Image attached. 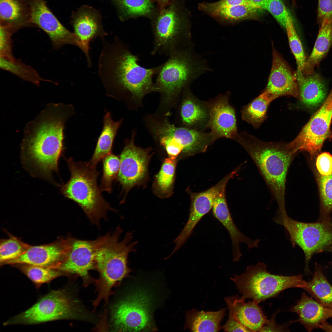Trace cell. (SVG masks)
<instances>
[{
    "mask_svg": "<svg viewBox=\"0 0 332 332\" xmlns=\"http://www.w3.org/2000/svg\"><path fill=\"white\" fill-rule=\"evenodd\" d=\"M332 119V88L320 109L313 115L289 146L296 153L307 152L311 158L320 151L330 137Z\"/></svg>",
    "mask_w": 332,
    "mask_h": 332,
    "instance_id": "10",
    "label": "cell"
},
{
    "mask_svg": "<svg viewBox=\"0 0 332 332\" xmlns=\"http://www.w3.org/2000/svg\"><path fill=\"white\" fill-rule=\"evenodd\" d=\"M153 17L152 55L168 56L172 52L190 45V36L174 0L159 9Z\"/></svg>",
    "mask_w": 332,
    "mask_h": 332,
    "instance_id": "9",
    "label": "cell"
},
{
    "mask_svg": "<svg viewBox=\"0 0 332 332\" xmlns=\"http://www.w3.org/2000/svg\"><path fill=\"white\" fill-rule=\"evenodd\" d=\"M212 214L228 231L232 242L234 262L238 261L242 256L239 247L241 243H245L249 249L257 247L259 240H253L244 235L234 223L226 202L225 192L215 199L212 208Z\"/></svg>",
    "mask_w": 332,
    "mask_h": 332,
    "instance_id": "22",
    "label": "cell"
},
{
    "mask_svg": "<svg viewBox=\"0 0 332 332\" xmlns=\"http://www.w3.org/2000/svg\"><path fill=\"white\" fill-rule=\"evenodd\" d=\"M149 121L154 138L164 147L169 157L176 158L181 153L187 155L193 151L197 140L194 129L176 127L166 119Z\"/></svg>",
    "mask_w": 332,
    "mask_h": 332,
    "instance_id": "13",
    "label": "cell"
},
{
    "mask_svg": "<svg viewBox=\"0 0 332 332\" xmlns=\"http://www.w3.org/2000/svg\"><path fill=\"white\" fill-rule=\"evenodd\" d=\"M332 44V19H325L320 23L317 38L312 52L306 60L302 71L303 74L310 75L314 72L328 52Z\"/></svg>",
    "mask_w": 332,
    "mask_h": 332,
    "instance_id": "27",
    "label": "cell"
},
{
    "mask_svg": "<svg viewBox=\"0 0 332 332\" xmlns=\"http://www.w3.org/2000/svg\"><path fill=\"white\" fill-rule=\"evenodd\" d=\"M74 303L64 290L53 291L24 312L13 322L30 324L74 318Z\"/></svg>",
    "mask_w": 332,
    "mask_h": 332,
    "instance_id": "12",
    "label": "cell"
},
{
    "mask_svg": "<svg viewBox=\"0 0 332 332\" xmlns=\"http://www.w3.org/2000/svg\"><path fill=\"white\" fill-rule=\"evenodd\" d=\"M330 251H332V246L331 247V248H330Z\"/></svg>",
    "mask_w": 332,
    "mask_h": 332,
    "instance_id": "51",
    "label": "cell"
},
{
    "mask_svg": "<svg viewBox=\"0 0 332 332\" xmlns=\"http://www.w3.org/2000/svg\"><path fill=\"white\" fill-rule=\"evenodd\" d=\"M317 180L319 188L320 201V220L331 219L332 211V174L322 176L318 173Z\"/></svg>",
    "mask_w": 332,
    "mask_h": 332,
    "instance_id": "37",
    "label": "cell"
},
{
    "mask_svg": "<svg viewBox=\"0 0 332 332\" xmlns=\"http://www.w3.org/2000/svg\"><path fill=\"white\" fill-rule=\"evenodd\" d=\"M208 125L211 129L214 140L225 137L234 138L237 135L235 111L229 104L228 96H219L208 106Z\"/></svg>",
    "mask_w": 332,
    "mask_h": 332,
    "instance_id": "21",
    "label": "cell"
},
{
    "mask_svg": "<svg viewBox=\"0 0 332 332\" xmlns=\"http://www.w3.org/2000/svg\"><path fill=\"white\" fill-rule=\"evenodd\" d=\"M326 18L332 19V0H318V21L320 24Z\"/></svg>",
    "mask_w": 332,
    "mask_h": 332,
    "instance_id": "46",
    "label": "cell"
},
{
    "mask_svg": "<svg viewBox=\"0 0 332 332\" xmlns=\"http://www.w3.org/2000/svg\"><path fill=\"white\" fill-rule=\"evenodd\" d=\"M222 327L226 332H251L238 321L230 312L227 321Z\"/></svg>",
    "mask_w": 332,
    "mask_h": 332,
    "instance_id": "47",
    "label": "cell"
},
{
    "mask_svg": "<svg viewBox=\"0 0 332 332\" xmlns=\"http://www.w3.org/2000/svg\"><path fill=\"white\" fill-rule=\"evenodd\" d=\"M320 328L326 331L332 332V325L329 324L327 322L324 323Z\"/></svg>",
    "mask_w": 332,
    "mask_h": 332,
    "instance_id": "50",
    "label": "cell"
},
{
    "mask_svg": "<svg viewBox=\"0 0 332 332\" xmlns=\"http://www.w3.org/2000/svg\"><path fill=\"white\" fill-rule=\"evenodd\" d=\"M27 0L31 10L32 24L48 36L54 49L66 45L79 48L77 37L59 21L48 7L46 0Z\"/></svg>",
    "mask_w": 332,
    "mask_h": 332,
    "instance_id": "14",
    "label": "cell"
},
{
    "mask_svg": "<svg viewBox=\"0 0 332 332\" xmlns=\"http://www.w3.org/2000/svg\"><path fill=\"white\" fill-rule=\"evenodd\" d=\"M123 120L114 121L111 113H105L103 120V127L97 141L93 154L88 163L91 167L96 168L98 163L111 153L113 141Z\"/></svg>",
    "mask_w": 332,
    "mask_h": 332,
    "instance_id": "28",
    "label": "cell"
},
{
    "mask_svg": "<svg viewBox=\"0 0 332 332\" xmlns=\"http://www.w3.org/2000/svg\"><path fill=\"white\" fill-rule=\"evenodd\" d=\"M301 102L309 108L317 107L324 101L326 91L320 75L314 72L306 75L296 72Z\"/></svg>",
    "mask_w": 332,
    "mask_h": 332,
    "instance_id": "26",
    "label": "cell"
},
{
    "mask_svg": "<svg viewBox=\"0 0 332 332\" xmlns=\"http://www.w3.org/2000/svg\"><path fill=\"white\" fill-rule=\"evenodd\" d=\"M134 136L133 134L131 140L126 142L120 156L117 180L125 194L145 178L149 158V150L136 147Z\"/></svg>",
    "mask_w": 332,
    "mask_h": 332,
    "instance_id": "15",
    "label": "cell"
},
{
    "mask_svg": "<svg viewBox=\"0 0 332 332\" xmlns=\"http://www.w3.org/2000/svg\"><path fill=\"white\" fill-rule=\"evenodd\" d=\"M275 98L267 90L243 107L241 111L242 119L258 128L266 119L268 106Z\"/></svg>",
    "mask_w": 332,
    "mask_h": 332,
    "instance_id": "33",
    "label": "cell"
},
{
    "mask_svg": "<svg viewBox=\"0 0 332 332\" xmlns=\"http://www.w3.org/2000/svg\"><path fill=\"white\" fill-rule=\"evenodd\" d=\"M0 67L1 69L36 85H38L41 81H45L31 67L15 58L10 59L0 57Z\"/></svg>",
    "mask_w": 332,
    "mask_h": 332,
    "instance_id": "36",
    "label": "cell"
},
{
    "mask_svg": "<svg viewBox=\"0 0 332 332\" xmlns=\"http://www.w3.org/2000/svg\"><path fill=\"white\" fill-rule=\"evenodd\" d=\"M316 166L320 175L327 176L332 174V155L328 152H322L318 156Z\"/></svg>",
    "mask_w": 332,
    "mask_h": 332,
    "instance_id": "44",
    "label": "cell"
},
{
    "mask_svg": "<svg viewBox=\"0 0 332 332\" xmlns=\"http://www.w3.org/2000/svg\"><path fill=\"white\" fill-rule=\"evenodd\" d=\"M251 3L248 0H220L213 3L203 2L199 6L200 10L208 14L214 10L222 7L240 4Z\"/></svg>",
    "mask_w": 332,
    "mask_h": 332,
    "instance_id": "45",
    "label": "cell"
},
{
    "mask_svg": "<svg viewBox=\"0 0 332 332\" xmlns=\"http://www.w3.org/2000/svg\"><path fill=\"white\" fill-rule=\"evenodd\" d=\"M225 311L224 308L216 311L193 309L187 313L186 327L193 332H218L222 329L220 324Z\"/></svg>",
    "mask_w": 332,
    "mask_h": 332,
    "instance_id": "29",
    "label": "cell"
},
{
    "mask_svg": "<svg viewBox=\"0 0 332 332\" xmlns=\"http://www.w3.org/2000/svg\"><path fill=\"white\" fill-rule=\"evenodd\" d=\"M224 300L229 312L241 324L252 332H261L268 322L262 308L253 300L246 302L238 295L226 297Z\"/></svg>",
    "mask_w": 332,
    "mask_h": 332,
    "instance_id": "23",
    "label": "cell"
},
{
    "mask_svg": "<svg viewBox=\"0 0 332 332\" xmlns=\"http://www.w3.org/2000/svg\"><path fill=\"white\" fill-rule=\"evenodd\" d=\"M176 165V158H166L156 176L154 184L155 192L162 196H169L172 191Z\"/></svg>",
    "mask_w": 332,
    "mask_h": 332,
    "instance_id": "35",
    "label": "cell"
},
{
    "mask_svg": "<svg viewBox=\"0 0 332 332\" xmlns=\"http://www.w3.org/2000/svg\"><path fill=\"white\" fill-rule=\"evenodd\" d=\"M159 65L154 83L165 104L173 102L182 89L208 68L205 61L192 51L191 45L170 53Z\"/></svg>",
    "mask_w": 332,
    "mask_h": 332,
    "instance_id": "6",
    "label": "cell"
},
{
    "mask_svg": "<svg viewBox=\"0 0 332 332\" xmlns=\"http://www.w3.org/2000/svg\"><path fill=\"white\" fill-rule=\"evenodd\" d=\"M68 239V247L64 259L53 268L64 273L80 276L86 285L91 280L89 271L95 268V240Z\"/></svg>",
    "mask_w": 332,
    "mask_h": 332,
    "instance_id": "16",
    "label": "cell"
},
{
    "mask_svg": "<svg viewBox=\"0 0 332 332\" xmlns=\"http://www.w3.org/2000/svg\"><path fill=\"white\" fill-rule=\"evenodd\" d=\"M285 28L290 47L296 60L297 72H302L306 59L301 42L297 33L290 16L287 18Z\"/></svg>",
    "mask_w": 332,
    "mask_h": 332,
    "instance_id": "40",
    "label": "cell"
},
{
    "mask_svg": "<svg viewBox=\"0 0 332 332\" xmlns=\"http://www.w3.org/2000/svg\"><path fill=\"white\" fill-rule=\"evenodd\" d=\"M186 91V95L180 108V114L183 124L191 127L208 121V106H206L197 100L187 90Z\"/></svg>",
    "mask_w": 332,
    "mask_h": 332,
    "instance_id": "30",
    "label": "cell"
},
{
    "mask_svg": "<svg viewBox=\"0 0 332 332\" xmlns=\"http://www.w3.org/2000/svg\"><path fill=\"white\" fill-rule=\"evenodd\" d=\"M304 289L322 305L332 309V286L317 263H315L312 279L306 281V286Z\"/></svg>",
    "mask_w": 332,
    "mask_h": 332,
    "instance_id": "31",
    "label": "cell"
},
{
    "mask_svg": "<svg viewBox=\"0 0 332 332\" xmlns=\"http://www.w3.org/2000/svg\"><path fill=\"white\" fill-rule=\"evenodd\" d=\"M246 150L258 168L278 205L286 209L287 174L297 153L288 143L267 142L252 136L238 135L235 139Z\"/></svg>",
    "mask_w": 332,
    "mask_h": 332,
    "instance_id": "3",
    "label": "cell"
},
{
    "mask_svg": "<svg viewBox=\"0 0 332 332\" xmlns=\"http://www.w3.org/2000/svg\"><path fill=\"white\" fill-rule=\"evenodd\" d=\"M22 272L33 282L42 284L62 275L63 272L56 269L26 264H19Z\"/></svg>",
    "mask_w": 332,
    "mask_h": 332,
    "instance_id": "41",
    "label": "cell"
},
{
    "mask_svg": "<svg viewBox=\"0 0 332 332\" xmlns=\"http://www.w3.org/2000/svg\"><path fill=\"white\" fill-rule=\"evenodd\" d=\"M237 172L235 170L230 172L216 185L206 191L191 193V204L189 217L184 227L175 239L178 244L183 245L185 243L198 223L212 208L215 199L225 192L228 181Z\"/></svg>",
    "mask_w": 332,
    "mask_h": 332,
    "instance_id": "17",
    "label": "cell"
},
{
    "mask_svg": "<svg viewBox=\"0 0 332 332\" xmlns=\"http://www.w3.org/2000/svg\"><path fill=\"white\" fill-rule=\"evenodd\" d=\"M290 311L297 314L300 322L308 331L318 328L329 318H332V310L316 300L302 293L300 300L290 309Z\"/></svg>",
    "mask_w": 332,
    "mask_h": 332,
    "instance_id": "24",
    "label": "cell"
},
{
    "mask_svg": "<svg viewBox=\"0 0 332 332\" xmlns=\"http://www.w3.org/2000/svg\"><path fill=\"white\" fill-rule=\"evenodd\" d=\"M273 221L283 226L293 247L298 246L305 257L304 271L310 273L308 264L315 254L330 250L332 246V221L331 219L307 223L294 220L286 211L277 212Z\"/></svg>",
    "mask_w": 332,
    "mask_h": 332,
    "instance_id": "8",
    "label": "cell"
},
{
    "mask_svg": "<svg viewBox=\"0 0 332 332\" xmlns=\"http://www.w3.org/2000/svg\"><path fill=\"white\" fill-rule=\"evenodd\" d=\"M68 245V238L45 245L31 246L18 258L5 264H26L53 268L63 260Z\"/></svg>",
    "mask_w": 332,
    "mask_h": 332,
    "instance_id": "20",
    "label": "cell"
},
{
    "mask_svg": "<svg viewBox=\"0 0 332 332\" xmlns=\"http://www.w3.org/2000/svg\"><path fill=\"white\" fill-rule=\"evenodd\" d=\"M156 2L159 6V9L165 7L173 0H153Z\"/></svg>",
    "mask_w": 332,
    "mask_h": 332,
    "instance_id": "49",
    "label": "cell"
},
{
    "mask_svg": "<svg viewBox=\"0 0 332 332\" xmlns=\"http://www.w3.org/2000/svg\"><path fill=\"white\" fill-rule=\"evenodd\" d=\"M273 47L271 69L265 90L276 99L283 96L298 97L296 72H294Z\"/></svg>",
    "mask_w": 332,
    "mask_h": 332,
    "instance_id": "19",
    "label": "cell"
},
{
    "mask_svg": "<svg viewBox=\"0 0 332 332\" xmlns=\"http://www.w3.org/2000/svg\"><path fill=\"white\" fill-rule=\"evenodd\" d=\"M277 21L285 28L288 17L290 16L282 0H268L265 7Z\"/></svg>",
    "mask_w": 332,
    "mask_h": 332,
    "instance_id": "42",
    "label": "cell"
},
{
    "mask_svg": "<svg viewBox=\"0 0 332 332\" xmlns=\"http://www.w3.org/2000/svg\"><path fill=\"white\" fill-rule=\"evenodd\" d=\"M65 159L70 177L61 186V192L81 207L92 224L99 227L101 219H107V211H116L104 198L98 186L100 172L86 162H76L71 157Z\"/></svg>",
    "mask_w": 332,
    "mask_h": 332,
    "instance_id": "5",
    "label": "cell"
},
{
    "mask_svg": "<svg viewBox=\"0 0 332 332\" xmlns=\"http://www.w3.org/2000/svg\"><path fill=\"white\" fill-rule=\"evenodd\" d=\"M0 25L13 33L25 27H34L27 0H0Z\"/></svg>",
    "mask_w": 332,
    "mask_h": 332,
    "instance_id": "25",
    "label": "cell"
},
{
    "mask_svg": "<svg viewBox=\"0 0 332 332\" xmlns=\"http://www.w3.org/2000/svg\"><path fill=\"white\" fill-rule=\"evenodd\" d=\"M251 3L260 8L264 9L268 0H248Z\"/></svg>",
    "mask_w": 332,
    "mask_h": 332,
    "instance_id": "48",
    "label": "cell"
},
{
    "mask_svg": "<svg viewBox=\"0 0 332 332\" xmlns=\"http://www.w3.org/2000/svg\"><path fill=\"white\" fill-rule=\"evenodd\" d=\"M122 230L118 227L113 232L108 233L95 239V268L99 278L97 281L98 292L96 300L106 302L113 292V288L128 273V258L129 254L135 251L137 241L131 242L133 232H127L120 240Z\"/></svg>",
    "mask_w": 332,
    "mask_h": 332,
    "instance_id": "4",
    "label": "cell"
},
{
    "mask_svg": "<svg viewBox=\"0 0 332 332\" xmlns=\"http://www.w3.org/2000/svg\"><path fill=\"white\" fill-rule=\"evenodd\" d=\"M230 279L242 295V298H251L259 303L275 297L286 289L295 287L304 289L306 285L302 275L272 274L267 271L266 265L261 262L247 267L244 273Z\"/></svg>",
    "mask_w": 332,
    "mask_h": 332,
    "instance_id": "7",
    "label": "cell"
},
{
    "mask_svg": "<svg viewBox=\"0 0 332 332\" xmlns=\"http://www.w3.org/2000/svg\"><path fill=\"white\" fill-rule=\"evenodd\" d=\"M30 246L14 236L2 239L0 245V263L5 264L8 261L18 258L24 253Z\"/></svg>",
    "mask_w": 332,
    "mask_h": 332,
    "instance_id": "39",
    "label": "cell"
},
{
    "mask_svg": "<svg viewBox=\"0 0 332 332\" xmlns=\"http://www.w3.org/2000/svg\"><path fill=\"white\" fill-rule=\"evenodd\" d=\"M75 113L70 104H48L24 130L21 156L24 167L34 176L51 180L57 172L64 149V130L66 121Z\"/></svg>",
    "mask_w": 332,
    "mask_h": 332,
    "instance_id": "1",
    "label": "cell"
},
{
    "mask_svg": "<svg viewBox=\"0 0 332 332\" xmlns=\"http://www.w3.org/2000/svg\"><path fill=\"white\" fill-rule=\"evenodd\" d=\"M261 9L251 3H246L222 7L208 14L215 18L234 22L253 18Z\"/></svg>",
    "mask_w": 332,
    "mask_h": 332,
    "instance_id": "34",
    "label": "cell"
},
{
    "mask_svg": "<svg viewBox=\"0 0 332 332\" xmlns=\"http://www.w3.org/2000/svg\"><path fill=\"white\" fill-rule=\"evenodd\" d=\"M332 310V309H331Z\"/></svg>",
    "mask_w": 332,
    "mask_h": 332,
    "instance_id": "52",
    "label": "cell"
},
{
    "mask_svg": "<svg viewBox=\"0 0 332 332\" xmlns=\"http://www.w3.org/2000/svg\"><path fill=\"white\" fill-rule=\"evenodd\" d=\"M101 17L94 8L83 6L73 13L70 24L80 44L79 48L85 54L88 66L92 63L89 55L90 42L98 37L103 38L107 35L101 24Z\"/></svg>",
    "mask_w": 332,
    "mask_h": 332,
    "instance_id": "18",
    "label": "cell"
},
{
    "mask_svg": "<svg viewBox=\"0 0 332 332\" xmlns=\"http://www.w3.org/2000/svg\"><path fill=\"white\" fill-rule=\"evenodd\" d=\"M13 34L7 28L0 25V57L10 59L14 58L12 54L11 38Z\"/></svg>",
    "mask_w": 332,
    "mask_h": 332,
    "instance_id": "43",
    "label": "cell"
},
{
    "mask_svg": "<svg viewBox=\"0 0 332 332\" xmlns=\"http://www.w3.org/2000/svg\"><path fill=\"white\" fill-rule=\"evenodd\" d=\"M103 174L99 188L101 192L110 193L112 191V183L118 176L120 165L119 157L112 153L105 156L102 160Z\"/></svg>",
    "mask_w": 332,
    "mask_h": 332,
    "instance_id": "38",
    "label": "cell"
},
{
    "mask_svg": "<svg viewBox=\"0 0 332 332\" xmlns=\"http://www.w3.org/2000/svg\"><path fill=\"white\" fill-rule=\"evenodd\" d=\"M111 322L115 331H137L147 329L151 323L148 297L140 291L120 301L113 307Z\"/></svg>",
    "mask_w": 332,
    "mask_h": 332,
    "instance_id": "11",
    "label": "cell"
},
{
    "mask_svg": "<svg viewBox=\"0 0 332 332\" xmlns=\"http://www.w3.org/2000/svg\"><path fill=\"white\" fill-rule=\"evenodd\" d=\"M121 21L141 16L152 18L155 9L153 0H112Z\"/></svg>",
    "mask_w": 332,
    "mask_h": 332,
    "instance_id": "32",
    "label": "cell"
},
{
    "mask_svg": "<svg viewBox=\"0 0 332 332\" xmlns=\"http://www.w3.org/2000/svg\"><path fill=\"white\" fill-rule=\"evenodd\" d=\"M101 41L98 72L107 96L119 100L128 93L140 101L146 94L155 91L152 78L159 65L146 68L140 65L138 57L117 36L112 42L104 38Z\"/></svg>",
    "mask_w": 332,
    "mask_h": 332,
    "instance_id": "2",
    "label": "cell"
}]
</instances>
